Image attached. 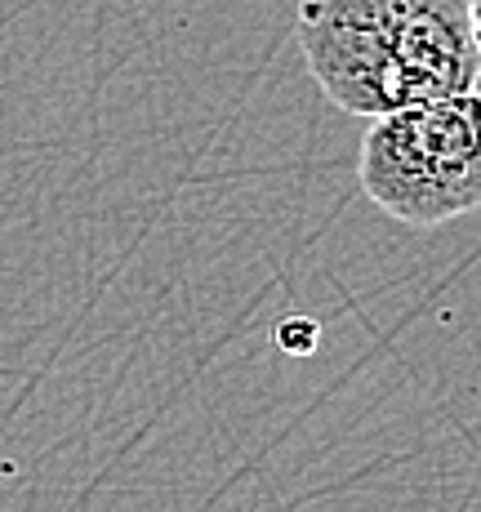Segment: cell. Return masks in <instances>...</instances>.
I'll return each instance as SVG.
<instances>
[{
    "label": "cell",
    "instance_id": "1",
    "mask_svg": "<svg viewBox=\"0 0 481 512\" xmlns=\"http://www.w3.org/2000/svg\"><path fill=\"white\" fill-rule=\"evenodd\" d=\"M294 36L312 81L348 116L477 90L468 0H303Z\"/></svg>",
    "mask_w": 481,
    "mask_h": 512
},
{
    "label": "cell",
    "instance_id": "2",
    "mask_svg": "<svg viewBox=\"0 0 481 512\" xmlns=\"http://www.w3.org/2000/svg\"><path fill=\"white\" fill-rule=\"evenodd\" d=\"M361 192L406 228H441L481 205V90L370 116Z\"/></svg>",
    "mask_w": 481,
    "mask_h": 512
},
{
    "label": "cell",
    "instance_id": "3",
    "mask_svg": "<svg viewBox=\"0 0 481 512\" xmlns=\"http://www.w3.org/2000/svg\"><path fill=\"white\" fill-rule=\"evenodd\" d=\"M468 27H473V45H477V85H481V0H468Z\"/></svg>",
    "mask_w": 481,
    "mask_h": 512
}]
</instances>
